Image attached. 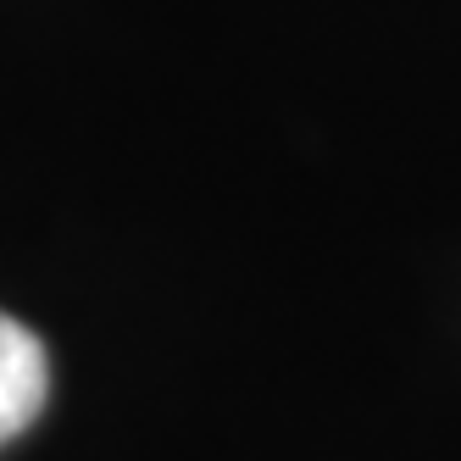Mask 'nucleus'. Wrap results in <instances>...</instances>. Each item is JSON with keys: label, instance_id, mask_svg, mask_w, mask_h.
Segmentation results:
<instances>
[{"label": "nucleus", "instance_id": "f257e3e1", "mask_svg": "<svg viewBox=\"0 0 461 461\" xmlns=\"http://www.w3.org/2000/svg\"><path fill=\"white\" fill-rule=\"evenodd\" d=\"M50 406V350L28 322L0 312V450L23 439Z\"/></svg>", "mask_w": 461, "mask_h": 461}]
</instances>
